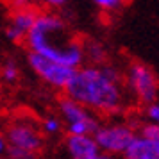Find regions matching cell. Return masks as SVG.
Returning <instances> with one entry per match:
<instances>
[{
    "label": "cell",
    "instance_id": "cell-1",
    "mask_svg": "<svg viewBox=\"0 0 159 159\" xmlns=\"http://www.w3.org/2000/svg\"><path fill=\"white\" fill-rule=\"evenodd\" d=\"M122 77L113 66H86L75 72L66 86V97L86 109L115 113L122 107Z\"/></svg>",
    "mask_w": 159,
    "mask_h": 159
},
{
    "label": "cell",
    "instance_id": "cell-2",
    "mask_svg": "<svg viewBox=\"0 0 159 159\" xmlns=\"http://www.w3.org/2000/svg\"><path fill=\"white\" fill-rule=\"evenodd\" d=\"M65 30V22L56 15H38L30 30L27 32V45L30 54H36L48 59L52 63L66 66L70 70H77L82 63L84 50L79 43L57 45L50 39V34H57Z\"/></svg>",
    "mask_w": 159,
    "mask_h": 159
},
{
    "label": "cell",
    "instance_id": "cell-3",
    "mask_svg": "<svg viewBox=\"0 0 159 159\" xmlns=\"http://www.w3.org/2000/svg\"><path fill=\"white\" fill-rule=\"evenodd\" d=\"M93 139L98 150L107 154V156H115V154H125L130 143L136 139L134 130L129 125L123 123H113V125H104L95 130Z\"/></svg>",
    "mask_w": 159,
    "mask_h": 159
},
{
    "label": "cell",
    "instance_id": "cell-4",
    "mask_svg": "<svg viewBox=\"0 0 159 159\" xmlns=\"http://www.w3.org/2000/svg\"><path fill=\"white\" fill-rule=\"evenodd\" d=\"M127 82H129L132 93L136 95V98L141 104H145L147 107L156 104L159 80L156 77V73L152 72V68H148L143 63H132L129 66V72H127Z\"/></svg>",
    "mask_w": 159,
    "mask_h": 159
},
{
    "label": "cell",
    "instance_id": "cell-5",
    "mask_svg": "<svg viewBox=\"0 0 159 159\" xmlns=\"http://www.w3.org/2000/svg\"><path fill=\"white\" fill-rule=\"evenodd\" d=\"M29 66L47 84H50L54 88H61V89H66V86L70 84V80L73 79V75L77 72V70H70V68L61 66L57 63H52V61L41 57V56H36V54H29Z\"/></svg>",
    "mask_w": 159,
    "mask_h": 159
},
{
    "label": "cell",
    "instance_id": "cell-6",
    "mask_svg": "<svg viewBox=\"0 0 159 159\" xmlns=\"http://www.w3.org/2000/svg\"><path fill=\"white\" fill-rule=\"evenodd\" d=\"M6 143L9 145V148L25 152L29 156H36L38 152L43 148V139L39 136L32 125L29 123H13L7 129V136H6Z\"/></svg>",
    "mask_w": 159,
    "mask_h": 159
},
{
    "label": "cell",
    "instance_id": "cell-7",
    "mask_svg": "<svg viewBox=\"0 0 159 159\" xmlns=\"http://www.w3.org/2000/svg\"><path fill=\"white\" fill-rule=\"evenodd\" d=\"M59 111L63 115V120H66V125H73V123H82L88 125L93 130H97L100 125L97 122V118L91 115V111L86 109L84 106H80L79 102L72 100V98H61L59 100Z\"/></svg>",
    "mask_w": 159,
    "mask_h": 159
},
{
    "label": "cell",
    "instance_id": "cell-8",
    "mask_svg": "<svg viewBox=\"0 0 159 159\" xmlns=\"http://www.w3.org/2000/svg\"><path fill=\"white\" fill-rule=\"evenodd\" d=\"M66 148L72 159H93L100 154L93 136H68Z\"/></svg>",
    "mask_w": 159,
    "mask_h": 159
},
{
    "label": "cell",
    "instance_id": "cell-9",
    "mask_svg": "<svg viewBox=\"0 0 159 159\" xmlns=\"http://www.w3.org/2000/svg\"><path fill=\"white\" fill-rule=\"evenodd\" d=\"M36 13L30 11V9H20L18 13L13 15L11 18V25L6 29V34H7L9 39H15V41H20L22 38L27 36V32L30 30L32 23L36 20Z\"/></svg>",
    "mask_w": 159,
    "mask_h": 159
},
{
    "label": "cell",
    "instance_id": "cell-10",
    "mask_svg": "<svg viewBox=\"0 0 159 159\" xmlns=\"http://www.w3.org/2000/svg\"><path fill=\"white\" fill-rule=\"evenodd\" d=\"M125 159H159V145L152 143L141 136H136V139L130 143L127 152L123 154Z\"/></svg>",
    "mask_w": 159,
    "mask_h": 159
},
{
    "label": "cell",
    "instance_id": "cell-11",
    "mask_svg": "<svg viewBox=\"0 0 159 159\" xmlns=\"http://www.w3.org/2000/svg\"><path fill=\"white\" fill-rule=\"evenodd\" d=\"M139 136L145 138V139H148L152 143L159 145V125L156 123H145L143 127H141V132H139Z\"/></svg>",
    "mask_w": 159,
    "mask_h": 159
},
{
    "label": "cell",
    "instance_id": "cell-12",
    "mask_svg": "<svg viewBox=\"0 0 159 159\" xmlns=\"http://www.w3.org/2000/svg\"><path fill=\"white\" fill-rule=\"evenodd\" d=\"M2 77L7 80V82H13V80L18 79V68H16L15 63H7L2 70Z\"/></svg>",
    "mask_w": 159,
    "mask_h": 159
},
{
    "label": "cell",
    "instance_id": "cell-13",
    "mask_svg": "<svg viewBox=\"0 0 159 159\" xmlns=\"http://www.w3.org/2000/svg\"><path fill=\"white\" fill-rule=\"evenodd\" d=\"M61 129V123H59L57 118H45L43 120V130L47 134H54Z\"/></svg>",
    "mask_w": 159,
    "mask_h": 159
},
{
    "label": "cell",
    "instance_id": "cell-14",
    "mask_svg": "<svg viewBox=\"0 0 159 159\" xmlns=\"http://www.w3.org/2000/svg\"><path fill=\"white\" fill-rule=\"evenodd\" d=\"M95 4L100 9H106V11H116V9L122 7V2L120 0H97Z\"/></svg>",
    "mask_w": 159,
    "mask_h": 159
},
{
    "label": "cell",
    "instance_id": "cell-15",
    "mask_svg": "<svg viewBox=\"0 0 159 159\" xmlns=\"http://www.w3.org/2000/svg\"><path fill=\"white\" fill-rule=\"evenodd\" d=\"M147 118L150 123H156L159 125V104H152L147 107Z\"/></svg>",
    "mask_w": 159,
    "mask_h": 159
},
{
    "label": "cell",
    "instance_id": "cell-16",
    "mask_svg": "<svg viewBox=\"0 0 159 159\" xmlns=\"http://www.w3.org/2000/svg\"><path fill=\"white\" fill-rule=\"evenodd\" d=\"M89 54H91L93 61H97V63H102V59H104V52H102L100 47H91V48H89Z\"/></svg>",
    "mask_w": 159,
    "mask_h": 159
},
{
    "label": "cell",
    "instance_id": "cell-17",
    "mask_svg": "<svg viewBox=\"0 0 159 159\" xmlns=\"http://www.w3.org/2000/svg\"><path fill=\"white\" fill-rule=\"evenodd\" d=\"M6 148H7V143H6V138L0 136V156L6 152Z\"/></svg>",
    "mask_w": 159,
    "mask_h": 159
},
{
    "label": "cell",
    "instance_id": "cell-18",
    "mask_svg": "<svg viewBox=\"0 0 159 159\" xmlns=\"http://www.w3.org/2000/svg\"><path fill=\"white\" fill-rule=\"evenodd\" d=\"M93 159H115L113 156H107V154H104V152H100L97 157H93Z\"/></svg>",
    "mask_w": 159,
    "mask_h": 159
}]
</instances>
